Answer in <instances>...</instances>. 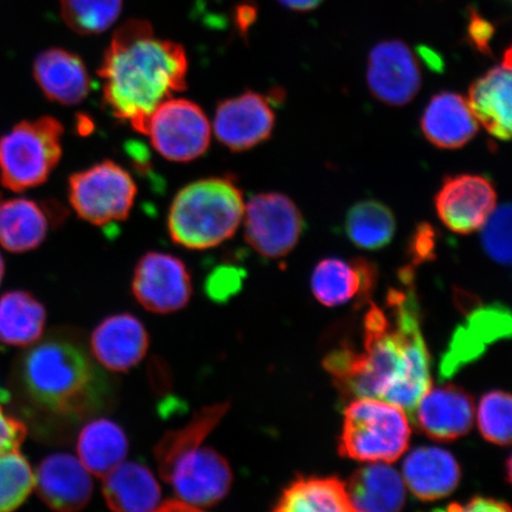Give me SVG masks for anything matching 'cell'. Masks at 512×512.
I'll list each match as a JSON object with an SVG mask.
<instances>
[{
    "mask_svg": "<svg viewBox=\"0 0 512 512\" xmlns=\"http://www.w3.org/2000/svg\"><path fill=\"white\" fill-rule=\"evenodd\" d=\"M387 306L392 317L370 304L362 350L345 345L331 351L323 366L347 398L381 399L412 413L432 386L418 302L411 291L390 290Z\"/></svg>",
    "mask_w": 512,
    "mask_h": 512,
    "instance_id": "cell-1",
    "label": "cell"
},
{
    "mask_svg": "<svg viewBox=\"0 0 512 512\" xmlns=\"http://www.w3.org/2000/svg\"><path fill=\"white\" fill-rule=\"evenodd\" d=\"M188 57L181 44L153 35L151 24L126 22L114 32L99 75L115 118L145 134L153 112L187 88Z\"/></svg>",
    "mask_w": 512,
    "mask_h": 512,
    "instance_id": "cell-2",
    "label": "cell"
},
{
    "mask_svg": "<svg viewBox=\"0 0 512 512\" xmlns=\"http://www.w3.org/2000/svg\"><path fill=\"white\" fill-rule=\"evenodd\" d=\"M14 382L30 408L56 416L93 411L101 386L88 352L57 335L41 338L19 357Z\"/></svg>",
    "mask_w": 512,
    "mask_h": 512,
    "instance_id": "cell-3",
    "label": "cell"
},
{
    "mask_svg": "<svg viewBox=\"0 0 512 512\" xmlns=\"http://www.w3.org/2000/svg\"><path fill=\"white\" fill-rule=\"evenodd\" d=\"M245 208L242 191L232 179H201L174 198L168 216L170 238L195 251L214 248L236 233Z\"/></svg>",
    "mask_w": 512,
    "mask_h": 512,
    "instance_id": "cell-4",
    "label": "cell"
},
{
    "mask_svg": "<svg viewBox=\"0 0 512 512\" xmlns=\"http://www.w3.org/2000/svg\"><path fill=\"white\" fill-rule=\"evenodd\" d=\"M411 434L405 409L381 399H355L344 412L338 451L358 462L394 463L407 451Z\"/></svg>",
    "mask_w": 512,
    "mask_h": 512,
    "instance_id": "cell-5",
    "label": "cell"
},
{
    "mask_svg": "<svg viewBox=\"0 0 512 512\" xmlns=\"http://www.w3.org/2000/svg\"><path fill=\"white\" fill-rule=\"evenodd\" d=\"M63 126L53 117L22 121L0 137V182L15 192L40 187L60 163Z\"/></svg>",
    "mask_w": 512,
    "mask_h": 512,
    "instance_id": "cell-6",
    "label": "cell"
},
{
    "mask_svg": "<svg viewBox=\"0 0 512 512\" xmlns=\"http://www.w3.org/2000/svg\"><path fill=\"white\" fill-rule=\"evenodd\" d=\"M137 196L128 172L111 160L76 172L69 178V202L82 220L94 226L127 219Z\"/></svg>",
    "mask_w": 512,
    "mask_h": 512,
    "instance_id": "cell-7",
    "label": "cell"
},
{
    "mask_svg": "<svg viewBox=\"0 0 512 512\" xmlns=\"http://www.w3.org/2000/svg\"><path fill=\"white\" fill-rule=\"evenodd\" d=\"M211 131L200 106L187 99L171 98L152 113L145 134L160 156L170 162L189 163L207 152Z\"/></svg>",
    "mask_w": 512,
    "mask_h": 512,
    "instance_id": "cell-8",
    "label": "cell"
},
{
    "mask_svg": "<svg viewBox=\"0 0 512 512\" xmlns=\"http://www.w3.org/2000/svg\"><path fill=\"white\" fill-rule=\"evenodd\" d=\"M243 221L248 245L267 259L290 254L304 232V217L297 204L280 192L253 196Z\"/></svg>",
    "mask_w": 512,
    "mask_h": 512,
    "instance_id": "cell-9",
    "label": "cell"
},
{
    "mask_svg": "<svg viewBox=\"0 0 512 512\" xmlns=\"http://www.w3.org/2000/svg\"><path fill=\"white\" fill-rule=\"evenodd\" d=\"M228 460L211 447H197L179 458L165 482L176 499L190 511L213 508L223 501L233 485Z\"/></svg>",
    "mask_w": 512,
    "mask_h": 512,
    "instance_id": "cell-10",
    "label": "cell"
},
{
    "mask_svg": "<svg viewBox=\"0 0 512 512\" xmlns=\"http://www.w3.org/2000/svg\"><path fill=\"white\" fill-rule=\"evenodd\" d=\"M132 293L147 311L158 315L181 311L192 297L188 267L175 255L146 253L134 268Z\"/></svg>",
    "mask_w": 512,
    "mask_h": 512,
    "instance_id": "cell-11",
    "label": "cell"
},
{
    "mask_svg": "<svg viewBox=\"0 0 512 512\" xmlns=\"http://www.w3.org/2000/svg\"><path fill=\"white\" fill-rule=\"evenodd\" d=\"M435 210L453 233L469 235L484 227L497 207V191L480 175L447 177L435 196Z\"/></svg>",
    "mask_w": 512,
    "mask_h": 512,
    "instance_id": "cell-12",
    "label": "cell"
},
{
    "mask_svg": "<svg viewBox=\"0 0 512 512\" xmlns=\"http://www.w3.org/2000/svg\"><path fill=\"white\" fill-rule=\"evenodd\" d=\"M367 82L370 93L382 104L408 105L422 86L420 64L405 42H380L369 54Z\"/></svg>",
    "mask_w": 512,
    "mask_h": 512,
    "instance_id": "cell-13",
    "label": "cell"
},
{
    "mask_svg": "<svg viewBox=\"0 0 512 512\" xmlns=\"http://www.w3.org/2000/svg\"><path fill=\"white\" fill-rule=\"evenodd\" d=\"M272 104L267 96L252 91L221 101L213 124L216 138L233 152L251 150L266 142L275 126Z\"/></svg>",
    "mask_w": 512,
    "mask_h": 512,
    "instance_id": "cell-14",
    "label": "cell"
},
{
    "mask_svg": "<svg viewBox=\"0 0 512 512\" xmlns=\"http://www.w3.org/2000/svg\"><path fill=\"white\" fill-rule=\"evenodd\" d=\"M511 316L502 305H491L472 312L459 326L440 363V376L448 379L467 364L476 361L490 345L509 337Z\"/></svg>",
    "mask_w": 512,
    "mask_h": 512,
    "instance_id": "cell-15",
    "label": "cell"
},
{
    "mask_svg": "<svg viewBox=\"0 0 512 512\" xmlns=\"http://www.w3.org/2000/svg\"><path fill=\"white\" fill-rule=\"evenodd\" d=\"M149 345V332L142 320L131 313L105 318L91 336L93 357L114 373H126L137 367L144 360Z\"/></svg>",
    "mask_w": 512,
    "mask_h": 512,
    "instance_id": "cell-16",
    "label": "cell"
},
{
    "mask_svg": "<svg viewBox=\"0 0 512 512\" xmlns=\"http://www.w3.org/2000/svg\"><path fill=\"white\" fill-rule=\"evenodd\" d=\"M413 412L415 425L427 437L453 441L470 432L475 420V403L464 389L448 384L428 389Z\"/></svg>",
    "mask_w": 512,
    "mask_h": 512,
    "instance_id": "cell-17",
    "label": "cell"
},
{
    "mask_svg": "<svg viewBox=\"0 0 512 512\" xmlns=\"http://www.w3.org/2000/svg\"><path fill=\"white\" fill-rule=\"evenodd\" d=\"M35 488L50 509L72 512L85 508L91 501L93 480L79 458L55 453L38 466Z\"/></svg>",
    "mask_w": 512,
    "mask_h": 512,
    "instance_id": "cell-18",
    "label": "cell"
},
{
    "mask_svg": "<svg viewBox=\"0 0 512 512\" xmlns=\"http://www.w3.org/2000/svg\"><path fill=\"white\" fill-rule=\"evenodd\" d=\"M376 278V267L367 259L328 258L320 261L313 271L312 292L326 306L344 305L354 299L364 302L373 292Z\"/></svg>",
    "mask_w": 512,
    "mask_h": 512,
    "instance_id": "cell-19",
    "label": "cell"
},
{
    "mask_svg": "<svg viewBox=\"0 0 512 512\" xmlns=\"http://www.w3.org/2000/svg\"><path fill=\"white\" fill-rule=\"evenodd\" d=\"M511 49H507L502 64L489 70L472 83L469 106L478 124L499 140H510L511 110Z\"/></svg>",
    "mask_w": 512,
    "mask_h": 512,
    "instance_id": "cell-20",
    "label": "cell"
},
{
    "mask_svg": "<svg viewBox=\"0 0 512 512\" xmlns=\"http://www.w3.org/2000/svg\"><path fill=\"white\" fill-rule=\"evenodd\" d=\"M425 138L441 150H457L477 136L479 124L464 96L453 92L435 94L420 120Z\"/></svg>",
    "mask_w": 512,
    "mask_h": 512,
    "instance_id": "cell-21",
    "label": "cell"
},
{
    "mask_svg": "<svg viewBox=\"0 0 512 512\" xmlns=\"http://www.w3.org/2000/svg\"><path fill=\"white\" fill-rule=\"evenodd\" d=\"M34 78L50 101L74 106L87 98L91 89L86 64L72 51L50 48L38 54L34 62Z\"/></svg>",
    "mask_w": 512,
    "mask_h": 512,
    "instance_id": "cell-22",
    "label": "cell"
},
{
    "mask_svg": "<svg viewBox=\"0 0 512 512\" xmlns=\"http://www.w3.org/2000/svg\"><path fill=\"white\" fill-rule=\"evenodd\" d=\"M403 482L424 502L450 496L462 478L452 453L439 447H419L408 454L402 465Z\"/></svg>",
    "mask_w": 512,
    "mask_h": 512,
    "instance_id": "cell-23",
    "label": "cell"
},
{
    "mask_svg": "<svg viewBox=\"0 0 512 512\" xmlns=\"http://www.w3.org/2000/svg\"><path fill=\"white\" fill-rule=\"evenodd\" d=\"M102 495L108 508L120 512L158 511L163 503L156 476L136 462H123L107 473Z\"/></svg>",
    "mask_w": 512,
    "mask_h": 512,
    "instance_id": "cell-24",
    "label": "cell"
},
{
    "mask_svg": "<svg viewBox=\"0 0 512 512\" xmlns=\"http://www.w3.org/2000/svg\"><path fill=\"white\" fill-rule=\"evenodd\" d=\"M345 486L352 511L395 512L406 503L405 482L387 463L360 467Z\"/></svg>",
    "mask_w": 512,
    "mask_h": 512,
    "instance_id": "cell-25",
    "label": "cell"
},
{
    "mask_svg": "<svg viewBox=\"0 0 512 512\" xmlns=\"http://www.w3.org/2000/svg\"><path fill=\"white\" fill-rule=\"evenodd\" d=\"M53 221L48 206L28 198L0 203V246L16 254L34 251L47 239Z\"/></svg>",
    "mask_w": 512,
    "mask_h": 512,
    "instance_id": "cell-26",
    "label": "cell"
},
{
    "mask_svg": "<svg viewBox=\"0 0 512 512\" xmlns=\"http://www.w3.org/2000/svg\"><path fill=\"white\" fill-rule=\"evenodd\" d=\"M128 448L130 444L123 428L106 418L89 421L76 444L82 465L91 475L101 478L124 462Z\"/></svg>",
    "mask_w": 512,
    "mask_h": 512,
    "instance_id": "cell-27",
    "label": "cell"
},
{
    "mask_svg": "<svg viewBox=\"0 0 512 512\" xmlns=\"http://www.w3.org/2000/svg\"><path fill=\"white\" fill-rule=\"evenodd\" d=\"M46 307L31 293L17 290L0 297V342L27 348L44 335Z\"/></svg>",
    "mask_w": 512,
    "mask_h": 512,
    "instance_id": "cell-28",
    "label": "cell"
},
{
    "mask_svg": "<svg viewBox=\"0 0 512 512\" xmlns=\"http://www.w3.org/2000/svg\"><path fill=\"white\" fill-rule=\"evenodd\" d=\"M277 512L352 511L347 486L337 477H298L273 509Z\"/></svg>",
    "mask_w": 512,
    "mask_h": 512,
    "instance_id": "cell-29",
    "label": "cell"
},
{
    "mask_svg": "<svg viewBox=\"0 0 512 512\" xmlns=\"http://www.w3.org/2000/svg\"><path fill=\"white\" fill-rule=\"evenodd\" d=\"M229 408L228 402L204 407L192 416L187 425L166 432L153 448L160 477L166 480L179 458L202 446L203 441L219 426Z\"/></svg>",
    "mask_w": 512,
    "mask_h": 512,
    "instance_id": "cell-30",
    "label": "cell"
},
{
    "mask_svg": "<svg viewBox=\"0 0 512 512\" xmlns=\"http://www.w3.org/2000/svg\"><path fill=\"white\" fill-rule=\"evenodd\" d=\"M345 234L358 248L379 251L392 242L396 220L392 209L375 200L361 201L352 206L344 222Z\"/></svg>",
    "mask_w": 512,
    "mask_h": 512,
    "instance_id": "cell-31",
    "label": "cell"
},
{
    "mask_svg": "<svg viewBox=\"0 0 512 512\" xmlns=\"http://www.w3.org/2000/svg\"><path fill=\"white\" fill-rule=\"evenodd\" d=\"M123 3L124 0H61V16L76 34L99 35L118 21Z\"/></svg>",
    "mask_w": 512,
    "mask_h": 512,
    "instance_id": "cell-32",
    "label": "cell"
},
{
    "mask_svg": "<svg viewBox=\"0 0 512 512\" xmlns=\"http://www.w3.org/2000/svg\"><path fill=\"white\" fill-rule=\"evenodd\" d=\"M35 488V473L19 450L0 453V512L21 507Z\"/></svg>",
    "mask_w": 512,
    "mask_h": 512,
    "instance_id": "cell-33",
    "label": "cell"
},
{
    "mask_svg": "<svg viewBox=\"0 0 512 512\" xmlns=\"http://www.w3.org/2000/svg\"><path fill=\"white\" fill-rule=\"evenodd\" d=\"M512 400L503 390H494L483 396L478 407V426L483 437L492 444L508 446L511 443Z\"/></svg>",
    "mask_w": 512,
    "mask_h": 512,
    "instance_id": "cell-34",
    "label": "cell"
},
{
    "mask_svg": "<svg viewBox=\"0 0 512 512\" xmlns=\"http://www.w3.org/2000/svg\"><path fill=\"white\" fill-rule=\"evenodd\" d=\"M483 247L486 254L499 265L511 264V207L509 204L495 209L484 224Z\"/></svg>",
    "mask_w": 512,
    "mask_h": 512,
    "instance_id": "cell-35",
    "label": "cell"
},
{
    "mask_svg": "<svg viewBox=\"0 0 512 512\" xmlns=\"http://www.w3.org/2000/svg\"><path fill=\"white\" fill-rule=\"evenodd\" d=\"M435 247H437V230L430 223H420L408 243V254L414 264L433 259Z\"/></svg>",
    "mask_w": 512,
    "mask_h": 512,
    "instance_id": "cell-36",
    "label": "cell"
},
{
    "mask_svg": "<svg viewBox=\"0 0 512 512\" xmlns=\"http://www.w3.org/2000/svg\"><path fill=\"white\" fill-rule=\"evenodd\" d=\"M495 27L488 19L483 18L476 10H470L466 36L471 46L483 55H491L490 43L495 36Z\"/></svg>",
    "mask_w": 512,
    "mask_h": 512,
    "instance_id": "cell-37",
    "label": "cell"
},
{
    "mask_svg": "<svg viewBox=\"0 0 512 512\" xmlns=\"http://www.w3.org/2000/svg\"><path fill=\"white\" fill-rule=\"evenodd\" d=\"M27 434L23 421L6 412L0 401V453L19 450Z\"/></svg>",
    "mask_w": 512,
    "mask_h": 512,
    "instance_id": "cell-38",
    "label": "cell"
},
{
    "mask_svg": "<svg viewBox=\"0 0 512 512\" xmlns=\"http://www.w3.org/2000/svg\"><path fill=\"white\" fill-rule=\"evenodd\" d=\"M451 511H472V512H496V511H510L511 508L507 503L497 501L494 498L488 497H473L465 504H452L448 507Z\"/></svg>",
    "mask_w": 512,
    "mask_h": 512,
    "instance_id": "cell-39",
    "label": "cell"
},
{
    "mask_svg": "<svg viewBox=\"0 0 512 512\" xmlns=\"http://www.w3.org/2000/svg\"><path fill=\"white\" fill-rule=\"evenodd\" d=\"M278 2L287 9L305 12L318 8L323 0H278Z\"/></svg>",
    "mask_w": 512,
    "mask_h": 512,
    "instance_id": "cell-40",
    "label": "cell"
},
{
    "mask_svg": "<svg viewBox=\"0 0 512 512\" xmlns=\"http://www.w3.org/2000/svg\"><path fill=\"white\" fill-rule=\"evenodd\" d=\"M255 19V9L251 8V6H245L239 12V24L242 30H247L249 25L254 22Z\"/></svg>",
    "mask_w": 512,
    "mask_h": 512,
    "instance_id": "cell-41",
    "label": "cell"
},
{
    "mask_svg": "<svg viewBox=\"0 0 512 512\" xmlns=\"http://www.w3.org/2000/svg\"><path fill=\"white\" fill-rule=\"evenodd\" d=\"M5 273V262L2 254H0V284H2Z\"/></svg>",
    "mask_w": 512,
    "mask_h": 512,
    "instance_id": "cell-42",
    "label": "cell"
}]
</instances>
